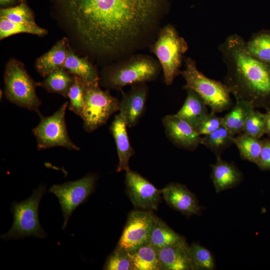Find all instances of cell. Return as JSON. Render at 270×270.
<instances>
[{
    "instance_id": "obj_1",
    "label": "cell",
    "mask_w": 270,
    "mask_h": 270,
    "mask_svg": "<svg viewBox=\"0 0 270 270\" xmlns=\"http://www.w3.org/2000/svg\"><path fill=\"white\" fill-rule=\"evenodd\" d=\"M82 42L102 53L134 44L155 22L165 0H52Z\"/></svg>"
},
{
    "instance_id": "obj_2",
    "label": "cell",
    "mask_w": 270,
    "mask_h": 270,
    "mask_svg": "<svg viewBox=\"0 0 270 270\" xmlns=\"http://www.w3.org/2000/svg\"><path fill=\"white\" fill-rule=\"evenodd\" d=\"M218 50L226 68L224 82L236 100L254 108H270V65L252 56L236 34L228 36Z\"/></svg>"
},
{
    "instance_id": "obj_3",
    "label": "cell",
    "mask_w": 270,
    "mask_h": 270,
    "mask_svg": "<svg viewBox=\"0 0 270 270\" xmlns=\"http://www.w3.org/2000/svg\"><path fill=\"white\" fill-rule=\"evenodd\" d=\"M184 60L185 68L180 73L186 81L183 89L195 91L216 113L230 110L233 102L224 83L206 77L198 70L196 62L192 58L186 57Z\"/></svg>"
},
{
    "instance_id": "obj_4",
    "label": "cell",
    "mask_w": 270,
    "mask_h": 270,
    "mask_svg": "<svg viewBox=\"0 0 270 270\" xmlns=\"http://www.w3.org/2000/svg\"><path fill=\"white\" fill-rule=\"evenodd\" d=\"M46 190V186L40 184L33 190L28 198L12 203L10 211L13 214L14 222L10 230L1 236L2 240L23 239L30 236L38 238L46 236L38 218V206Z\"/></svg>"
},
{
    "instance_id": "obj_5",
    "label": "cell",
    "mask_w": 270,
    "mask_h": 270,
    "mask_svg": "<svg viewBox=\"0 0 270 270\" xmlns=\"http://www.w3.org/2000/svg\"><path fill=\"white\" fill-rule=\"evenodd\" d=\"M188 50L186 40L180 36L171 24L160 30L152 48V52L158 58L164 74V82L170 86L180 74L183 56Z\"/></svg>"
},
{
    "instance_id": "obj_6",
    "label": "cell",
    "mask_w": 270,
    "mask_h": 270,
    "mask_svg": "<svg viewBox=\"0 0 270 270\" xmlns=\"http://www.w3.org/2000/svg\"><path fill=\"white\" fill-rule=\"evenodd\" d=\"M160 64L147 56H138L110 70L104 76L109 88L122 90L128 85L146 83L156 80L160 72Z\"/></svg>"
},
{
    "instance_id": "obj_7",
    "label": "cell",
    "mask_w": 270,
    "mask_h": 270,
    "mask_svg": "<svg viewBox=\"0 0 270 270\" xmlns=\"http://www.w3.org/2000/svg\"><path fill=\"white\" fill-rule=\"evenodd\" d=\"M6 96L10 102L40 114L41 102L36 93L35 83L26 70L22 63L10 60L4 72Z\"/></svg>"
},
{
    "instance_id": "obj_8",
    "label": "cell",
    "mask_w": 270,
    "mask_h": 270,
    "mask_svg": "<svg viewBox=\"0 0 270 270\" xmlns=\"http://www.w3.org/2000/svg\"><path fill=\"white\" fill-rule=\"evenodd\" d=\"M120 110V101L98 85L86 83L82 118L84 128L92 132L105 124Z\"/></svg>"
},
{
    "instance_id": "obj_9",
    "label": "cell",
    "mask_w": 270,
    "mask_h": 270,
    "mask_svg": "<svg viewBox=\"0 0 270 270\" xmlns=\"http://www.w3.org/2000/svg\"><path fill=\"white\" fill-rule=\"evenodd\" d=\"M97 179L96 175L90 173L80 180L54 184L50 188L48 192L58 198L60 206L64 218L63 230L74 210L84 204L94 192Z\"/></svg>"
},
{
    "instance_id": "obj_10",
    "label": "cell",
    "mask_w": 270,
    "mask_h": 270,
    "mask_svg": "<svg viewBox=\"0 0 270 270\" xmlns=\"http://www.w3.org/2000/svg\"><path fill=\"white\" fill-rule=\"evenodd\" d=\"M68 105V102H65L50 116L46 117L40 114V121L32 130L38 150L57 146L69 150H79L71 140L67 132L64 116Z\"/></svg>"
},
{
    "instance_id": "obj_11",
    "label": "cell",
    "mask_w": 270,
    "mask_h": 270,
    "mask_svg": "<svg viewBox=\"0 0 270 270\" xmlns=\"http://www.w3.org/2000/svg\"><path fill=\"white\" fill-rule=\"evenodd\" d=\"M156 216L150 210L132 211L118 246L130 252L148 242Z\"/></svg>"
},
{
    "instance_id": "obj_12",
    "label": "cell",
    "mask_w": 270,
    "mask_h": 270,
    "mask_svg": "<svg viewBox=\"0 0 270 270\" xmlns=\"http://www.w3.org/2000/svg\"><path fill=\"white\" fill-rule=\"evenodd\" d=\"M127 194L136 208L157 210L160 200V190L139 174L130 170L126 172Z\"/></svg>"
},
{
    "instance_id": "obj_13",
    "label": "cell",
    "mask_w": 270,
    "mask_h": 270,
    "mask_svg": "<svg viewBox=\"0 0 270 270\" xmlns=\"http://www.w3.org/2000/svg\"><path fill=\"white\" fill-rule=\"evenodd\" d=\"M162 122L167 137L178 148L194 150L200 144L196 129L176 114L166 116Z\"/></svg>"
},
{
    "instance_id": "obj_14",
    "label": "cell",
    "mask_w": 270,
    "mask_h": 270,
    "mask_svg": "<svg viewBox=\"0 0 270 270\" xmlns=\"http://www.w3.org/2000/svg\"><path fill=\"white\" fill-rule=\"evenodd\" d=\"M148 88L146 83L132 85L130 90L124 93L120 101V114L128 127L132 128L142 116L146 106Z\"/></svg>"
},
{
    "instance_id": "obj_15",
    "label": "cell",
    "mask_w": 270,
    "mask_h": 270,
    "mask_svg": "<svg viewBox=\"0 0 270 270\" xmlns=\"http://www.w3.org/2000/svg\"><path fill=\"white\" fill-rule=\"evenodd\" d=\"M164 199L172 208L187 216L199 215L202 208L196 196L184 185L172 182L160 190Z\"/></svg>"
},
{
    "instance_id": "obj_16",
    "label": "cell",
    "mask_w": 270,
    "mask_h": 270,
    "mask_svg": "<svg viewBox=\"0 0 270 270\" xmlns=\"http://www.w3.org/2000/svg\"><path fill=\"white\" fill-rule=\"evenodd\" d=\"M162 270H194L189 246L184 237L178 242L158 250Z\"/></svg>"
},
{
    "instance_id": "obj_17",
    "label": "cell",
    "mask_w": 270,
    "mask_h": 270,
    "mask_svg": "<svg viewBox=\"0 0 270 270\" xmlns=\"http://www.w3.org/2000/svg\"><path fill=\"white\" fill-rule=\"evenodd\" d=\"M216 158V162L210 165V178L216 192L219 193L238 185L243 180V175L234 163L223 160L221 156Z\"/></svg>"
},
{
    "instance_id": "obj_18",
    "label": "cell",
    "mask_w": 270,
    "mask_h": 270,
    "mask_svg": "<svg viewBox=\"0 0 270 270\" xmlns=\"http://www.w3.org/2000/svg\"><path fill=\"white\" fill-rule=\"evenodd\" d=\"M127 127L124 118L120 113L114 116L110 126V132L116 142L119 160L117 172L129 170V160L135 154L129 140Z\"/></svg>"
},
{
    "instance_id": "obj_19",
    "label": "cell",
    "mask_w": 270,
    "mask_h": 270,
    "mask_svg": "<svg viewBox=\"0 0 270 270\" xmlns=\"http://www.w3.org/2000/svg\"><path fill=\"white\" fill-rule=\"evenodd\" d=\"M185 101L176 115L196 128L208 113L207 105L195 91L188 89Z\"/></svg>"
},
{
    "instance_id": "obj_20",
    "label": "cell",
    "mask_w": 270,
    "mask_h": 270,
    "mask_svg": "<svg viewBox=\"0 0 270 270\" xmlns=\"http://www.w3.org/2000/svg\"><path fill=\"white\" fill-rule=\"evenodd\" d=\"M68 48L66 40L64 38L38 58L36 67L40 74L46 77L54 70L62 68L67 57Z\"/></svg>"
},
{
    "instance_id": "obj_21",
    "label": "cell",
    "mask_w": 270,
    "mask_h": 270,
    "mask_svg": "<svg viewBox=\"0 0 270 270\" xmlns=\"http://www.w3.org/2000/svg\"><path fill=\"white\" fill-rule=\"evenodd\" d=\"M63 68L70 74L78 76L87 84L98 85L99 77L94 66L87 58L77 56L69 46Z\"/></svg>"
},
{
    "instance_id": "obj_22",
    "label": "cell",
    "mask_w": 270,
    "mask_h": 270,
    "mask_svg": "<svg viewBox=\"0 0 270 270\" xmlns=\"http://www.w3.org/2000/svg\"><path fill=\"white\" fill-rule=\"evenodd\" d=\"M128 252L132 262L133 270H162L158 250L149 242Z\"/></svg>"
},
{
    "instance_id": "obj_23",
    "label": "cell",
    "mask_w": 270,
    "mask_h": 270,
    "mask_svg": "<svg viewBox=\"0 0 270 270\" xmlns=\"http://www.w3.org/2000/svg\"><path fill=\"white\" fill-rule=\"evenodd\" d=\"M254 108L248 103L236 101L224 117L223 125L234 136L242 133L246 118Z\"/></svg>"
},
{
    "instance_id": "obj_24",
    "label": "cell",
    "mask_w": 270,
    "mask_h": 270,
    "mask_svg": "<svg viewBox=\"0 0 270 270\" xmlns=\"http://www.w3.org/2000/svg\"><path fill=\"white\" fill-rule=\"evenodd\" d=\"M184 237L180 236L164 222L156 216L148 242L158 250L174 244Z\"/></svg>"
},
{
    "instance_id": "obj_25",
    "label": "cell",
    "mask_w": 270,
    "mask_h": 270,
    "mask_svg": "<svg viewBox=\"0 0 270 270\" xmlns=\"http://www.w3.org/2000/svg\"><path fill=\"white\" fill-rule=\"evenodd\" d=\"M248 52L258 60L270 65V30H262L246 41Z\"/></svg>"
},
{
    "instance_id": "obj_26",
    "label": "cell",
    "mask_w": 270,
    "mask_h": 270,
    "mask_svg": "<svg viewBox=\"0 0 270 270\" xmlns=\"http://www.w3.org/2000/svg\"><path fill=\"white\" fill-rule=\"evenodd\" d=\"M234 136L224 125L201 138L200 144L204 145L216 155L220 156L222 154L234 144Z\"/></svg>"
},
{
    "instance_id": "obj_27",
    "label": "cell",
    "mask_w": 270,
    "mask_h": 270,
    "mask_svg": "<svg viewBox=\"0 0 270 270\" xmlns=\"http://www.w3.org/2000/svg\"><path fill=\"white\" fill-rule=\"evenodd\" d=\"M73 76L63 67L58 68L46 76L38 85L44 88L48 92L59 94L68 97L69 89L73 82Z\"/></svg>"
},
{
    "instance_id": "obj_28",
    "label": "cell",
    "mask_w": 270,
    "mask_h": 270,
    "mask_svg": "<svg viewBox=\"0 0 270 270\" xmlns=\"http://www.w3.org/2000/svg\"><path fill=\"white\" fill-rule=\"evenodd\" d=\"M233 143L238 148L240 158L257 164L262 148V140L243 133L234 138Z\"/></svg>"
},
{
    "instance_id": "obj_29",
    "label": "cell",
    "mask_w": 270,
    "mask_h": 270,
    "mask_svg": "<svg viewBox=\"0 0 270 270\" xmlns=\"http://www.w3.org/2000/svg\"><path fill=\"white\" fill-rule=\"evenodd\" d=\"M0 38L1 40L9 36L20 34L28 33L38 36L46 34V30L36 24H24L10 21L0 18Z\"/></svg>"
},
{
    "instance_id": "obj_30",
    "label": "cell",
    "mask_w": 270,
    "mask_h": 270,
    "mask_svg": "<svg viewBox=\"0 0 270 270\" xmlns=\"http://www.w3.org/2000/svg\"><path fill=\"white\" fill-rule=\"evenodd\" d=\"M190 254L194 270H212L215 262L212 253L206 248L198 244L189 246Z\"/></svg>"
},
{
    "instance_id": "obj_31",
    "label": "cell",
    "mask_w": 270,
    "mask_h": 270,
    "mask_svg": "<svg viewBox=\"0 0 270 270\" xmlns=\"http://www.w3.org/2000/svg\"><path fill=\"white\" fill-rule=\"evenodd\" d=\"M73 82L69 89V110L82 117L84 106V90L86 82L76 76L73 75Z\"/></svg>"
},
{
    "instance_id": "obj_32",
    "label": "cell",
    "mask_w": 270,
    "mask_h": 270,
    "mask_svg": "<svg viewBox=\"0 0 270 270\" xmlns=\"http://www.w3.org/2000/svg\"><path fill=\"white\" fill-rule=\"evenodd\" d=\"M0 16L13 22L36 24L32 11L24 0L16 6L1 9Z\"/></svg>"
},
{
    "instance_id": "obj_33",
    "label": "cell",
    "mask_w": 270,
    "mask_h": 270,
    "mask_svg": "<svg viewBox=\"0 0 270 270\" xmlns=\"http://www.w3.org/2000/svg\"><path fill=\"white\" fill-rule=\"evenodd\" d=\"M106 270H133L128 252L117 246L108 257L103 267Z\"/></svg>"
},
{
    "instance_id": "obj_34",
    "label": "cell",
    "mask_w": 270,
    "mask_h": 270,
    "mask_svg": "<svg viewBox=\"0 0 270 270\" xmlns=\"http://www.w3.org/2000/svg\"><path fill=\"white\" fill-rule=\"evenodd\" d=\"M265 114L254 109L246 118L242 133L260 138L265 134Z\"/></svg>"
},
{
    "instance_id": "obj_35",
    "label": "cell",
    "mask_w": 270,
    "mask_h": 270,
    "mask_svg": "<svg viewBox=\"0 0 270 270\" xmlns=\"http://www.w3.org/2000/svg\"><path fill=\"white\" fill-rule=\"evenodd\" d=\"M223 124L224 117L217 116L215 112L211 110L207 114L196 129L200 136H205L216 130Z\"/></svg>"
},
{
    "instance_id": "obj_36",
    "label": "cell",
    "mask_w": 270,
    "mask_h": 270,
    "mask_svg": "<svg viewBox=\"0 0 270 270\" xmlns=\"http://www.w3.org/2000/svg\"><path fill=\"white\" fill-rule=\"evenodd\" d=\"M256 166L262 170H270V140H262V148Z\"/></svg>"
},
{
    "instance_id": "obj_37",
    "label": "cell",
    "mask_w": 270,
    "mask_h": 270,
    "mask_svg": "<svg viewBox=\"0 0 270 270\" xmlns=\"http://www.w3.org/2000/svg\"><path fill=\"white\" fill-rule=\"evenodd\" d=\"M265 134L270 136V108L266 109Z\"/></svg>"
},
{
    "instance_id": "obj_38",
    "label": "cell",
    "mask_w": 270,
    "mask_h": 270,
    "mask_svg": "<svg viewBox=\"0 0 270 270\" xmlns=\"http://www.w3.org/2000/svg\"><path fill=\"white\" fill-rule=\"evenodd\" d=\"M15 0H0V3L1 5H8L12 4Z\"/></svg>"
}]
</instances>
